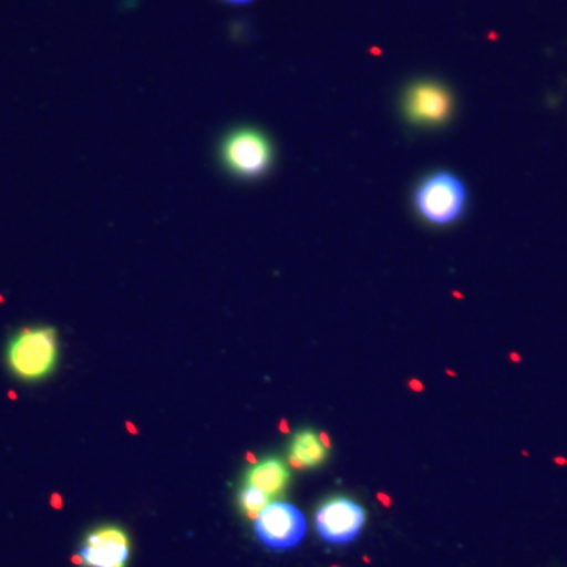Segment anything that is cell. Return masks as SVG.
Listing matches in <instances>:
<instances>
[{"label": "cell", "instance_id": "6da1fadb", "mask_svg": "<svg viewBox=\"0 0 567 567\" xmlns=\"http://www.w3.org/2000/svg\"><path fill=\"white\" fill-rule=\"evenodd\" d=\"M218 158L224 171L238 181H259L274 167L275 145L256 126H235L219 141Z\"/></svg>", "mask_w": 567, "mask_h": 567}, {"label": "cell", "instance_id": "7a4b0ae2", "mask_svg": "<svg viewBox=\"0 0 567 567\" xmlns=\"http://www.w3.org/2000/svg\"><path fill=\"white\" fill-rule=\"evenodd\" d=\"M58 330L52 327H25L11 336L7 346V364L21 382H40L54 372L59 361Z\"/></svg>", "mask_w": 567, "mask_h": 567}, {"label": "cell", "instance_id": "5b68a950", "mask_svg": "<svg viewBox=\"0 0 567 567\" xmlns=\"http://www.w3.org/2000/svg\"><path fill=\"white\" fill-rule=\"evenodd\" d=\"M364 507L349 496H333L319 506L316 528L320 539L331 546H346L361 535L365 525Z\"/></svg>", "mask_w": 567, "mask_h": 567}, {"label": "cell", "instance_id": "8992f818", "mask_svg": "<svg viewBox=\"0 0 567 567\" xmlns=\"http://www.w3.org/2000/svg\"><path fill=\"white\" fill-rule=\"evenodd\" d=\"M254 533L262 546L271 550H290L303 540L306 520L301 511L289 503H270L254 524Z\"/></svg>", "mask_w": 567, "mask_h": 567}, {"label": "cell", "instance_id": "277c9868", "mask_svg": "<svg viewBox=\"0 0 567 567\" xmlns=\"http://www.w3.org/2000/svg\"><path fill=\"white\" fill-rule=\"evenodd\" d=\"M402 112L406 122L412 125L421 128H439L446 125L453 117V92L439 81L413 82L402 95Z\"/></svg>", "mask_w": 567, "mask_h": 567}, {"label": "cell", "instance_id": "9c48e42d", "mask_svg": "<svg viewBox=\"0 0 567 567\" xmlns=\"http://www.w3.org/2000/svg\"><path fill=\"white\" fill-rule=\"evenodd\" d=\"M328 447L312 429H301L292 436L289 447L290 464L297 468H317L327 461Z\"/></svg>", "mask_w": 567, "mask_h": 567}, {"label": "cell", "instance_id": "7c38bea8", "mask_svg": "<svg viewBox=\"0 0 567 567\" xmlns=\"http://www.w3.org/2000/svg\"><path fill=\"white\" fill-rule=\"evenodd\" d=\"M410 388H412L413 391H416V393H421L423 391V383L420 382V380L413 379L412 382H410Z\"/></svg>", "mask_w": 567, "mask_h": 567}, {"label": "cell", "instance_id": "52a82bcc", "mask_svg": "<svg viewBox=\"0 0 567 567\" xmlns=\"http://www.w3.org/2000/svg\"><path fill=\"white\" fill-rule=\"evenodd\" d=\"M132 555V540L125 529L106 525L85 536L78 559L85 567H126Z\"/></svg>", "mask_w": 567, "mask_h": 567}, {"label": "cell", "instance_id": "ba28073f", "mask_svg": "<svg viewBox=\"0 0 567 567\" xmlns=\"http://www.w3.org/2000/svg\"><path fill=\"white\" fill-rule=\"evenodd\" d=\"M289 483V466L279 457L264 458L259 464H254L245 475L246 486L259 488L270 498L282 495Z\"/></svg>", "mask_w": 567, "mask_h": 567}, {"label": "cell", "instance_id": "30bf717a", "mask_svg": "<svg viewBox=\"0 0 567 567\" xmlns=\"http://www.w3.org/2000/svg\"><path fill=\"white\" fill-rule=\"evenodd\" d=\"M270 496L260 492L259 488L246 486L240 488L238 492V505L244 511L246 517L254 518L259 516L260 513L270 505Z\"/></svg>", "mask_w": 567, "mask_h": 567}, {"label": "cell", "instance_id": "3957f363", "mask_svg": "<svg viewBox=\"0 0 567 567\" xmlns=\"http://www.w3.org/2000/svg\"><path fill=\"white\" fill-rule=\"evenodd\" d=\"M468 193L456 174L439 171L417 183L413 205L417 216L432 226H450L464 216Z\"/></svg>", "mask_w": 567, "mask_h": 567}, {"label": "cell", "instance_id": "8fae6325", "mask_svg": "<svg viewBox=\"0 0 567 567\" xmlns=\"http://www.w3.org/2000/svg\"><path fill=\"white\" fill-rule=\"evenodd\" d=\"M223 2L229 3V6H248V3H252L254 0H223Z\"/></svg>", "mask_w": 567, "mask_h": 567}]
</instances>
